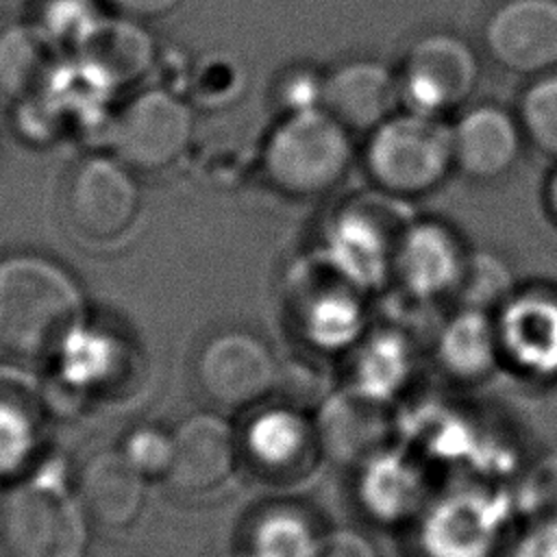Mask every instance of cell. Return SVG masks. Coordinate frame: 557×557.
I'll list each match as a JSON object with an SVG mask.
<instances>
[{"mask_svg":"<svg viewBox=\"0 0 557 557\" xmlns=\"http://www.w3.org/2000/svg\"><path fill=\"white\" fill-rule=\"evenodd\" d=\"M81 315V285L59 261L41 252L0 259V352L44 359L72 335Z\"/></svg>","mask_w":557,"mask_h":557,"instance_id":"6da1fadb","label":"cell"},{"mask_svg":"<svg viewBox=\"0 0 557 557\" xmlns=\"http://www.w3.org/2000/svg\"><path fill=\"white\" fill-rule=\"evenodd\" d=\"M352 161V133L324 109L281 115L263 144V172L283 194L313 198L331 191Z\"/></svg>","mask_w":557,"mask_h":557,"instance_id":"7a4b0ae2","label":"cell"},{"mask_svg":"<svg viewBox=\"0 0 557 557\" xmlns=\"http://www.w3.org/2000/svg\"><path fill=\"white\" fill-rule=\"evenodd\" d=\"M363 165L370 181L387 196L429 194L455 168L450 126L442 117L400 109L368 133Z\"/></svg>","mask_w":557,"mask_h":557,"instance_id":"3957f363","label":"cell"},{"mask_svg":"<svg viewBox=\"0 0 557 557\" xmlns=\"http://www.w3.org/2000/svg\"><path fill=\"white\" fill-rule=\"evenodd\" d=\"M196 117L191 104L168 87L133 96L109 122L111 154L131 170L154 174L174 165L191 144Z\"/></svg>","mask_w":557,"mask_h":557,"instance_id":"277c9868","label":"cell"},{"mask_svg":"<svg viewBox=\"0 0 557 557\" xmlns=\"http://www.w3.org/2000/svg\"><path fill=\"white\" fill-rule=\"evenodd\" d=\"M479 76V57L463 37L450 30H426L409 44L398 70L400 109L442 117L474 94Z\"/></svg>","mask_w":557,"mask_h":557,"instance_id":"5b68a950","label":"cell"},{"mask_svg":"<svg viewBox=\"0 0 557 557\" xmlns=\"http://www.w3.org/2000/svg\"><path fill=\"white\" fill-rule=\"evenodd\" d=\"M141 191L133 170L113 154H87L74 163L63 185L70 228L94 244L122 237L135 222Z\"/></svg>","mask_w":557,"mask_h":557,"instance_id":"8992f818","label":"cell"},{"mask_svg":"<svg viewBox=\"0 0 557 557\" xmlns=\"http://www.w3.org/2000/svg\"><path fill=\"white\" fill-rule=\"evenodd\" d=\"M0 533L9 557H83L87 548L78 505L50 485L13 490L2 507Z\"/></svg>","mask_w":557,"mask_h":557,"instance_id":"52a82bcc","label":"cell"},{"mask_svg":"<svg viewBox=\"0 0 557 557\" xmlns=\"http://www.w3.org/2000/svg\"><path fill=\"white\" fill-rule=\"evenodd\" d=\"M202 394L222 409L263 400L278 381V363L259 335L244 329L220 331L205 342L196 361Z\"/></svg>","mask_w":557,"mask_h":557,"instance_id":"ba28073f","label":"cell"},{"mask_svg":"<svg viewBox=\"0 0 557 557\" xmlns=\"http://www.w3.org/2000/svg\"><path fill=\"white\" fill-rule=\"evenodd\" d=\"M483 48L505 72L535 78L557 70V0H503L483 24Z\"/></svg>","mask_w":557,"mask_h":557,"instance_id":"9c48e42d","label":"cell"},{"mask_svg":"<svg viewBox=\"0 0 557 557\" xmlns=\"http://www.w3.org/2000/svg\"><path fill=\"white\" fill-rule=\"evenodd\" d=\"M403 235V233H400ZM363 207H346L324 228L322 257L355 289L379 287L394 272L398 239Z\"/></svg>","mask_w":557,"mask_h":557,"instance_id":"30bf717a","label":"cell"},{"mask_svg":"<svg viewBox=\"0 0 557 557\" xmlns=\"http://www.w3.org/2000/svg\"><path fill=\"white\" fill-rule=\"evenodd\" d=\"M322 109L350 133H372L400 111L398 72L379 59L357 57L324 72Z\"/></svg>","mask_w":557,"mask_h":557,"instance_id":"8fae6325","label":"cell"},{"mask_svg":"<svg viewBox=\"0 0 557 557\" xmlns=\"http://www.w3.org/2000/svg\"><path fill=\"white\" fill-rule=\"evenodd\" d=\"M450 135L455 170L476 183H492L509 174L524 144L518 115L490 102L463 109L450 124Z\"/></svg>","mask_w":557,"mask_h":557,"instance_id":"7c38bea8","label":"cell"},{"mask_svg":"<svg viewBox=\"0 0 557 557\" xmlns=\"http://www.w3.org/2000/svg\"><path fill=\"white\" fill-rule=\"evenodd\" d=\"M237 442L228 422L213 413L187 418L172 437L170 485L181 494H205L231 476Z\"/></svg>","mask_w":557,"mask_h":557,"instance_id":"4fadbf2b","label":"cell"},{"mask_svg":"<svg viewBox=\"0 0 557 557\" xmlns=\"http://www.w3.org/2000/svg\"><path fill=\"white\" fill-rule=\"evenodd\" d=\"M466 255L459 237L446 224L437 220L409 222L398 239L394 274L405 289L420 298L453 294Z\"/></svg>","mask_w":557,"mask_h":557,"instance_id":"5bb4252c","label":"cell"},{"mask_svg":"<svg viewBox=\"0 0 557 557\" xmlns=\"http://www.w3.org/2000/svg\"><path fill=\"white\" fill-rule=\"evenodd\" d=\"M72 57L83 61L115 89L146 76L157 63L159 50L139 20L100 13Z\"/></svg>","mask_w":557,"mask_h":557,"instance_id":"9a60e30c","label":"cell"},{"mask_svg":"<svg viewBox=\"0 0 557 557\" xmlns=\"http://www.w3.org/2000/svg\"><path fill=\"white\" fill-rule=\"evenodd\" d=\"M498 348L518 363L548 370L557 368V294L548 289L513 292L496 322Z\"/></svg>","mask_w":557,"mask_h":557,"instance_id":"2e32d148","label":"cell"},{"mask_svg":"<svg viewBox=\"0 0 557 557\" xmlns=\"http://www.w3.org/2000/svg\"><path fill=\"white\" fill-rule=\"evenodd\" d=\"M81 494L98 524L122 529L131 524L141 509V472L124 453L100 450L83 468Z\"/></svg>","mask_w":557,"mask_h":557,"instance_id":"e0dca14e","label":"cell"},{"mask_svg":"<svg viewBox=\"0 0 557 557\" xmlns=\"http://www.w3.org/2000/svg\"><path fill=\"white\" fill-rule=\"evenodd\" d=\"M54 52L37 24L0 26V94L17 102L39 94L57 67Z\"/></svg>","mask_w":557,"mask_h":557,"instance_id":"ac0fdd59","label":"cell"},{"mask_svg":"<svg viewBox=\"0 0 557 557\" xmlns=\"http://www.w3.org/2000/svg\"><path fill=\"white\" fill-rule=\"evenodd\" d=\"M498 348L496 324L487 311L463 309L444 326L440 337V355L455 374L483 372Z\"/></svg>","mask_w":557,"mask_h":557,"instance_id":"d6986e66","label":"cell"},{"mask_svg":"<svg viewBox=\"0 0 557 557\" xmlns=\"http://www.w3.org/2000/svg\"><path fill=\"white\" fill-rule=\"evenodd\" d=\"M311 442L309 424L294 411L272 409L259 418L250 433L252 455L265 463V468H289L302 459Z\"/></svg>","mask_w":557,"mask_h":557,"instance_id":"ffe728a7","label":"cell"},{"mask_svg":"<svg viewBox=\"0 0 557 557\" xmlns=\"http://www.w3.org/2000/svg\"><path fill=\"white\" fill-rule=\"evenodd\" d=\"M513 276L509 263L492 250H474L466 255L455 296L463 309L487 311L503 305L513 294Z\"/></svg>","mask_w":557,"mask_h":557,"instance_id":"44dd1931","label":"cell"},{"mask_svg":"<svg viewBox=\"0 0 557 557\" xmlns=\"http://www.w3.org/2000/svg\"><path fill=\"white\" fill-rule=\"evenodd\" d=\"M516 115L524 141L557 161V70L527 83Z\"/></svg>","mask_w":557,"mask_h":557,"instance_id":"7402d4cb","label":"cell"},{"mask_svg":"<svg viewBox=\"0 0 557 557\" xmlns=\"http://www.w3.org/2000/svg\"><path fill=\"white\" fill-rule=\"evenodd\" d=\"M320 533L300 509L278 507L268 511L255 527L257 557H309Z\"/></svg>","mask_w":557,"mask_h":557,"instance_id":"603a6c76","label":"cell"},{"mask_svg":"<svg viewBox=\"0 0 557 557\" xmlns=\"http://www.w3.org/2000/svg\"><path fill=\"white\" fill-rule=\"evenodd\" d=\"M361 307L350 292H326L307 311V331L322 346H339L357 333Z\"/></svg>","mask_w":557,"mask_h":557,"instance_id":"cb8c5ba5","label":"cell"},{"mask_svg":"<svg viewBox=\"0 0 557 557\" xmlns=\"http://www.w3.org/2000/svg\"><path fill=\"white\" fill-rule=\"evenodd\" d=\"M98 9L91 0H46L37 28L57 50H74L98 20Z\"/></svg>","mask_w":557,"mask_h":557,"instance_id":"d4e9b609","label":"cell"},{"mask_svg":"<svg viewBox=\"0 0 557 557\" xmlns=\"http://www.w3.org/2000/svg\"><path fill=\"white\" fill-rule=\"evenodd\" d=\"M191 91L196 100L220 107L235 100L244 89V70L226 54H209L191 72Z\"/></svg>","mask_w":557,"mask_h":557,"instance_id":"484cf974","label":"cell"},{"mask_svg":"<svg viewBox=\"0 0 557 557\" xmlns=\"http://www.w3.org/2000/svg\"><path fill=\"white\" fill-rule=\"evenodd\" d=\"M522 503L533 520L542 527L557 529V453L542 457L529 470Z\"/></svg>","mask_w":557,"mask_h":557,"instance_id":"4316f807","label":"cell"},{"mask_svg":"<svg viewBox=\"0 0 557 557\" xmlns=\"http://www.w3.org/2000/svg\"><path fill=\"white\" fill-rule=\"evenodd\" d=\"M324 74L309 65H296L281 74L276 83V104L281 115L322 109Z\"/></svg>","mask_w":557,"mask_h":557,"instance_id":"83f0119b","label":"cell"},{"mask_svg":"<svg viewBox=\"0 0 557 557\" xmlns=\"http://www.w3.org/2000/svg\"><path fill=\"white\" fill-rule=\"evenodd\" d=\"M124 455L141 474H168L172 461V440L157 429H137L126 440Z\"/></svg>","mask_w":557,"mask_h":557,"instance_id":"f1b7e54d","label":"cell"},{"mask_svg":"<svg viewBox=\"0 0 557 557\" xmlns=\"http://www.w3.org/2000/svg\"><path fill=\"white\" fill-rule=\"evenodd\" d=\"M309 557H381L376 544L361 531L337 527L320 533Z\"/></svg>","mask_w":557,"mask_h":557,"instance_id":"f546056e","label":"cell"},{"mask_svg":"<svg viewBox=\"0 0 557 557\" xmlns=\"http://www.w3.org/2000/svg\"><path fill=\"white\" fill-rule=\"evenodd\" d=\"M111 13L133 20H157L176 11L183 0H102Z\"/></svg>","mask_w":557,"mask_h":557,"instance_id":"4dcf8cb0","label":"cell"},{"mask_svg":"<svg viewBox=\"0 0 557 557\" xmlns=\"http://www.w3.org/2000/svg\"><path fill=\"white\" fill-rule=\"evenodd\" d=\"M544 202H546V209H548L550 218L557 222V165L548 174V181H546V187H544Z\"/></svg>","mask_w":557,"mask_h":557,"instance_id":"1f68e13d","label":"cell"},{"mask_svg":"<svg viewBox=\"0 0 557 557\" xmlns=\"http://www.w3.org/2000/svg\"><path fill=\"white\" fill-rule=\"evenodd\" d=\"M226 557H257L252 553H237V555H226Z\"/></svg>","mask_w":557,"mask_h":557,"instance_id":"d6a6232c","label":"cell"}]
</instances>
